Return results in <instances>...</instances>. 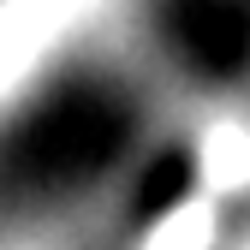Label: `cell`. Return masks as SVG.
<instances>
[{"mask_svg": "<svg viewBox=\"0 0 250 250\" xmlns=\"http://www.w3.org/2000/svg\"><path fill=\"white\" fill-rule=\"evenodd\" d=\"M203 238H208V214L203 208H179L173 221L149 238V250H203Z\"/></svg>", "mask_w": 250, "mask_h": 250, "instance_id": "obj_2", "label": "cell"}, {"mask_svg": "<svg viewBox=\"0 0 250 250\" xmlns=\"http://www.w3.org/2000/svg\"><path fill=\"white\" fill-rule=\"evenodd\" d=\"M89 0H0V102L60 48Z\"/></svg>", "mask_w": 250, "mask_h": 250, "instance_id": "obj_1", "label": "cell"}]
</instances>
